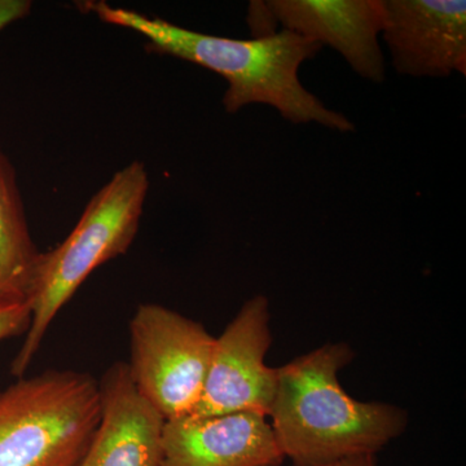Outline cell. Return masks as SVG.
<instances>
[{"label":"cell","instance_id":"cell-1","mask_svg":"<svg viewBox=\"0 0 466 466\" xmlns=\"http://www.w3.org/2000/svg\"><path fill=\"white\" fill-rule=\"evenodd\" d=\"M106 23L142 34L150 50L182 58L216 72L228 82L223 106L236 113L250 104H266L294 125L318 124L339 133L355 131L342 113L327 108L299 79V67L323 46L280 30L266 36L232 39L184 29L157 17L104 2L86 3Z\"/></svg>","mask_w":466,"mask_h":466},{"label":"cell","instance_id":"cell-2","mask_svg":"<svg viewBox=\"0 0 466 466\" xmlns=\"http://www.w3.org/2000/svg\"><path fill=\"white\" fill-rule=\"evenodd\" d=\"M352 358L346 343H329L278 368L269 424L294 466L375 456L406 429L400 408L357 400L343 390L339 373Z\"/></svg>","mask_w":466,"mask_h":466},{"label":"cell","instance_id":"cell-3","mask_svg":"<svg viewBox=\"0 0 466 466\" xmlns=\"http://www.w3.org/2000/svg\"><path fill=\"white\" fill-rule=\"evenodd\" d=\"M148 187L142 162L128 165L94 196L66 241L39 254L26 291L32 320L12 363L15 376L26 372L52 321L86 279L133 244Z\"/></svg>","mask_w":466,"mask_h":466},{"label":"cell","instance_id":"cell-4","mask_svg":"<svg viewBox=\"0 0 466 466\" xmlns=\"http://www.w3.org/2000/svg\"><path fill=\"white\" fill-rule=\"evenodd\" d=\"M101 415L87 373L48 370L0 391V466H78Z\"/></svg>","mask_w":466,"mask_h":466},{"label":"cell","instance_id":"cell-5","mask_svg":"<svg viewBox=\"0 0 466 466\" xmlns=\"http://www.w3.org/2000/svg\"><path fill=\"white\" fill-rule=\"evenodd\" d=\"M131 376L165 421L191 415L204 391L216 337L164 306L140 305L130 323Z\"/></svg>","mask_w":466,"mask_h":466},{"label":"cell","instance_id":"cell-6","mask_svg":"<svg viewBox=\"0 0 466 466\" xmlns=\"http://www.w3.org/2000/svg\"><path fill=\"white\" fill-rule=\"evenodd\" d=\"M271 341L268 300L253 297L216 339L204 391L191 416L249 412L268 417L278 382V368L265 360Z\"/></svg>","mask_w":466,"mask_h":466},{"label":"cell","instance_id":"cell-7","mask_svg":"<svg viewBox=\"0 0 466 466\" xmlns=\"http://www.w3.org/2000/svg\"><path fill=\"white\" fill-rule=\"evenodd\" d=\"M383 8L381 36L398 75L466 76L465 0H383Z\"/></svg>","mask_w":466,"mask_h":466},{"label":"cell","instance_id":"cell-8","mask_svg":"<svg viewBox=\"0 0 466 466\" xmlns=\"http://www.w3.org/2000/svg\"><path fill=\"white\" fill-rule=\"evenodd\" d=\"M263 5L275 25L333 48L361 78L385 81L383 0H268Z\"/></svg>","mask_w":466,"mask_h":466},{"label":"cell","instance_id":"cell-9","mask_svg":"<svg viewBox=\"0 0 466 466\" xmlns=\"http://www.w3.org/2000/svg\"><path fill=\"white\" fill-rule=\"evenodd\" d=\"M284 459L271 424L259 413L165 422L161 466H280Z\"/></svg>","mask_w":466,"mask_h":466},{"label":"cell","instance_id":"cell-10","mask_svg":"<svg viewBox=\"0 0 466 466\" xmlns=\"http://www.w3.org/2000/svg\"><path fill=\"white\" fill-rule=\"evenodd\" d=\"M101 415L78 466H161L165 419L137 391L128 364L99 382Z\"/></svg>","mask_w":466,"mask_h":466},{"label":"cell","instance_id":"cell-11","mask_svg":"<svg viewBox=\"0 0 466 466\" xmlns=\"http://www.w3.org/2000/svg\"><path fill=\"white\" fill-rule=\"evenodd\" d=\"M39 254L27 229L15 168L0 149V294L26 297Z\"/></svg>","mask_w":466,"mask_h":466},{"label":"cell","instance_id":"cell-12","mask_svg":"<svg viewBox=\"0 0 466 466\" xmlns=\"http://www.w3.org/2000/svg\"><path fill=\"white\" fill-rule=\"evenodd\" d=\"M32 320L29 299L21 294H0V341L26 333Z\"/></svg>","mask_w":466,"mask_h":466},{"label":"cell","instance_id":"cell-13","mask_svg":"<svg viewBox=\"0 0 466 466\" xmlns=\"http://www.w3.org/2000/svg\"><path fill=\"white\" fill-rule=\"evenodd\" d=\"M32 3L27 0H0V32L29 15Z\"/></svg>","mask_w":466,"mask_h":466},{"label":"cell","instance_id":"cell-14","mask_svg":"<svg viewBox=\"0 0 466 466\" xmlns=\"http://www.w3.org/2000/svg\"><path fill=\"white\" fill-rule=\"evenodd\" d=\"M323 466H376L375 456L364 455L354 456V458L339 460Z\"/></svg>","mask_w":466,"mask_h":466}]
</instances>
